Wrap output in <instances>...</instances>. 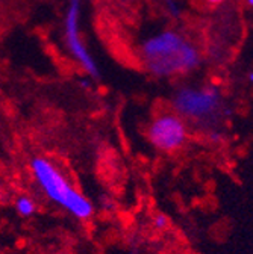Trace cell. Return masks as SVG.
I'll return each instance as SVG.
<instances>
[{
	"mask_svg": "<svg viewBox=\"0 0 253 254\" xmlns=\"http://www.w3.org/2000/svg\"><path fill=\"white\" fill-rule=\"evenodd\" d=\"M141 55L150 74L171 77L200 65L197 47L176 30H163L143 43Z\"/></svg>",
	"mask_w": 253,
	"mask_h": 254,
	"instance_id": "obj_1",
	"label": "cell"
},
{
	"mask_svg": "<svg viewBox=\"0 0 253 254\" xmlns=\"http://www.w3.org/2000/svg\"><path fill=\"white\" fill-rule=\"evenodd\" d=\"M29 167L37 185L52 203L62 207L79 221H88L92 218L94 204L91 200L76 189L53 162L37 156L30 161Z\"/></svg>",
	"mask_w": 253,
	"mask_h": 254,
	"instance_id": "obj_2",
	"label": "cell"
},
{
	"mask_svg": "<svg viewBox=\"0 0 253 254\" xmlns=\"http://www.w3.org/2000/svg\"><path fill=\"white\" fill-rule=\"evenodd\" d=\"M221 92L214 85L183 86L173 95V108L177 115L199 123L215 118L221 112Z\"/></svg>",
	"mask_w": 253,
	"mask_h": 254,
	"instance_id": "obj_3",
	"label": "cell"
},
{
	"mask_svg": "<svg viewBox=\"0 0 253 254\" xmlns=\"http://www.w3.org/2000/svg\"><path fill=\"white\" fill-rule=\"evenodd\" d=\"M188 136V127L183 118L177 114H164L156 117L147 130L150 144L166 153L179 150Z\"/></svg>",
	"mask_w": 253,
	"mask_h": 254,
	"instance_id": "obj_4",
	"label": "cell"
},
{
	"mask_svg": "<svg viewBox=\"0 0 253 254\" xmlns=\"http://www.w3.org/2000/svg\"><path fill=\"white\" fill-rule=\"evenodd\" d=\"M81 6L82 0H70L67 14H66V23H64V32H66V41L69 46V50L72 56L78 61L79 65L89 74L91 77H99V67L91 53L88 52L86 46L81 40Z\"/></svg>",
	"mask_w": 253,
	"mask_h": 254,
	"instance_id": "obj_5",
	"label": "cell"
},
{
	"mask_svg": "<svg viewBox=\"0 0 253 254\" xmlns=\"http://www.w3.org/2000/svg\"><path fill=\"white\" fill-rule=\"evenodd\" d=\"M14 207L15 212L21 216V218H30L37 213V203L34 198H30L29 195H20L15 198L14 201Z\"/></svg>",
	"mask_w": 253,
	"mask_h": 254,
	"instance_id": "obj_6",
	"label": "cell"
},
{
	"mask_svg": "<svg viewBox=\"0 0 253 254\" xmlns=\"http://www.w3.org/2000/svg\"><path fill=\"white\" fill-rule=\"evenodd\" d=\"M153 226H155L156 230H166L170 226V219L164 213H156L153 216Z\"/></svg>",
	"mask_w": 253,
	"mask_h": 254,
	"instance_id": "obj_7",
	"label": "cell"
},
{
	"mask_svg": "<svg viewBox=\"0 0 253 254\" xmlns=\"http://www.w3.org/2000/svg\"><path fill=\"white\" fill-rule=\"evenodd\" d=\"M164 3L167 5L169 11H170L174 17L179 15V9H177V6H176V2H174V0H164Z\"/></svg>",
	"mask_w": 253,
	"mask_h": 254,
	"instance_id": "obj_8",
	"label": "cell"
},
{
	"mask_svg": "<svg viewBox=\"0 0 253 254\" xmlns=\"http://www.w3.org/2000/svg\"><path fill=\"white\" fill-rule=\"evenodd\" d=\"M247 80H249V83H252V85H253V70H252V71H249V74H247Z\"/></svg>",
	"mask_w": 253,
	"mask_h": 254,
	"instance_id": "obj_9",
	"label": "cell"
},
{
	"mask_svg": "<svg viewBox=\"0 0 253 254\" xmlns=\"http://www.w3.org/2000/svg\"><path fill=\"white\" fill-rule=\"evenodd\" d=\"M206 2H209V3H214V5H217V3H221V2H225V0H206Z\"/></svg>",
	"mask_w": 253,
	"mask_h": 254,
	"instance_id": "obj_10",
	"label": "cell"
},
{
	"mask_svg": "<svg viewBox=\"0 0 253 254\" xmlns=\"http://www.w3.org/2000/svg\"><path fill=\"white\" fill-rule=\"evenodd\" d=\"M246 3H247L249 6H252V8H253V0H246Z\"/></svg>",
	"mask_w": 253,
	"mask_h": 254,
	"instance_id": "obj_11",
	"label": "cell"
}]
</instances>
